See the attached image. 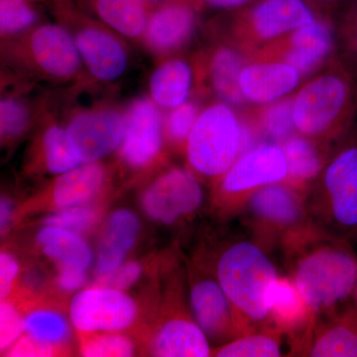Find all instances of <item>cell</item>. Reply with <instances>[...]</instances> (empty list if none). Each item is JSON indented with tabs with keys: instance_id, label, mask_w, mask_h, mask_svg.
Returning a JSON list of instances; mask_svg holds the SVG:
<instances>
[{
	"instance_id": "6da1fadb",
	"label": "cell",
	"mask_w": 357,
	"mask_h": 357,
	"mask_svg": "<svg viewBox=\"0 0 357 357\" xmlns=\"http://www.w3.org/2000/svg\"><path fill=\"white\" fill-rule=\"evenodd\" d=\"M284 248L289 277L314 319L349 302L357 282V253L351 241L311 225Z\"/></svg>"
},
{
	"instance_id": "7a4b0ae2",
	"label": "cell",
	"mask_w": 357,
	"mask_h": 357,
	"mask_svg": "<svg viewBox=\"0 0 357 357\" xmlns=\"http://www.w3.org/2000/svg\"><path fill=\"white\" fill-rule=\"evenodd\" d=\"M296 130L335 146L357 121V88L337 57L294 95Z\"/></svg>"
},
{
	"instance_id": "3957f363",
	"label": "cell",
	"mask_w": 357,
	"mask_h": 357,
	"mask_svg": "<svg viewBox=\"0 0 357 357\" xmlns=\"http://www.w3.org/2000/svg\"><path fill=\"white\" fill-rule=\"evenodd\" d=\"M310 222L331 236H357V121L333 148L323 171L306 192Z\"/></svg>"
},
{
	"instance_id": "277c9868",
	"label": "cell",
	"mask_w": 357,
	"mask_h": 357,
	"mask_svg": "<svg viewBox=\"0 0 357 357\" xmlns=\"http://www.w3.org/2000/svg\"><path fill=\"white\" fill-rule=\"evenodd\" d=\"M215 274L237 316L251 331L269 323L270 296L280 275L259 241L236 239L227 245Z\"/></svg>"
},
{
	"instance_id": "5b68a950",
	"label": "cell",
	"mask_w": 357,
	"mask_h": 357,
	"mask_svg": "<svg viewBox=\"0 0 357 357\" xmlns=\"http://www.w3.org/2000/svg\"><path fill=\"white\" fill-rule=\"evenodd\" d=\"M2 60L17 74L55 84L82 82L84 64L72 35L62 24L45 23L2 40Z\"/></svg>"
},
{
	"instance_id": "8992f818",
	"label": "cell",
	"mask_w": 357,
	"mask_h": 357,
	"mask_svg": "<svg viewBox=\"0 0 357 357\" xmlns=\"http://www.w3.org/2000/svg\"><path fill=\"white\" fill-rule=\"evenodd\" d=\"M241 151V119L234 107L220 100L204 107L185 143L192 173L217 182Z\"/></svg>"
},
{
	"instance_id": "52a82bcc",
	"label": "cell",
	"mask_w": 357,
	"mask_h": 357,
	"mask_svg": "<svg viewBox=\"0 0 357 357\" xmlns=\"http://www.w3.org/2000/svg\"><path fill=\"white\" fill-rule=\"evenodd\" d=\"M316 18L305 0H260L237 14L222 39L243 51L249 60L264 47Z\"/></svg>"
},
{
	"instance_id": "ba28073f",
	"label": "cell",
	"mask_w": 357,
	"mask_h": 357,
	"mask_svg": "<svg viewBox=\"0 0 357 357\" xmlns=\"http://www.w3.org/2000/svg\"><path fill=\"white\" fill-rule=\"evenodd\" d=\"M58 16L61 24L72 35L91 81L109 84L123 76L128 67L129 52L121 35L67 4L58 7Z\"/></svg>"
},
{
	"instance_id": "9c48e42d",
	"label": "cell",
	"mask_w": 357,
	"mask_h": 357,
	"mask_svg": "<svg viewBox=\"0 0 357 357\" xmlns=\"http://www.w3.org/2000/svg\"><path fill=\"white\" fill-rule=\"evenodd\" d=\"M305 198L304 192L284 181L253 192L241 213L262 241H279L285 245L312 225Z\"/></svg>"
},
{
	"instance_id": "30bf717a",
	"label": "cell",
	"mask_w": 357,
	"mask_h": 357,
	"mask_svg": "<svg viewBox=\"0 0 357 357\" xmlns=\"http://www.w3.org/2000/svg\"><path fill=\"white\" fill-rule=\"evenodd\" d=\"M288 166L281 145L265 142L241 154L217 181L215 201L223 215H236L260 188L284 182Z\"/></svg>"
},
{
	"instance_id": "8fae6325",
	"label": "cell",
	"mask_w": 357,
	"mask_h": 357,
	"mask_svg": "<svg viewBox=\"0 0 357 357\" xmlns=\"http://www.w3.org/2000/svg\"><path fill=\"white\" fill-rule=\"evenodd\" d=\"M337 57L335 23L328 17H318L298 28L274 43L258 51L251 59L283 61L299 70L303 79L314 76Z\"/></svg>"
},
{
	"instance_id": "7c38bea8",
	"label": "cell",
	"mask_w": 357,
	"mask_h": 357,
	"mask_svg": "<svg viewBox=\"0 0 357 357\" xmlns=\"http://www.w3.org/2000/svg\"><path fill=\"white\" fill-rule=\"evenodd\" d=\"M124 124V109L107 102L75 109L66 129L79 158L86 164L100 162L119 150Z\"/></svg>"
},
{
	"instance_id": "4fadbf2b",
	"label": "cell",
	"mask_w": 357,
	"mask_h": 357,
	"mask_svg": "<svg viewBox=\"0 0 357 357\" xmlns=\"http://www.w3.org/2000/svg\"><path fill=\"white\" fill-rule=\"evenodd\" d=\"M248 62L246 54L225 39L203 49L192 59L197 82L195 96H213L231 107H243L246 102L239 79Z\"/></svg>"
},
{
	"instance_id": "5bb4252c",
	"label": "cell",
	"mask_w": 357,
	"mask_h": 357,
	"mask_svg": "<svg viewBox=\"0 0 357 357\" xmlns=\"http://www.w3.org/2000/svg\"><path fill=\"white\" fill-rule=\"evenodd\" d=\"M123 137L119 146L121 163L132 170H145L161 158L165 131L158 105L150 98H134L124 107Z\"/></svg>"
},
{
	"instance_id": "9a60e30c",
	"label": "cell",
	"mask_w": 357,
	"mask_h": 357,
	"mask_svg": "<svg viewBox=\"0 0 357 357\" xmlns=\"http://www.w3.org/2000/svg\"><path fill=\"white\" fill-rule=\"evenodd\" d=\"M137 314L132 298L102 286L76 294L70 305V321L77 333H119L132 325Z\"/></svg>"
},
{
	"instance_id": "2e32d148",
	"label": "cell",
	"mask_w": 357,
	"mask_h": 357,
	"mask_svg": "<svg viewBox=\"0 0 357 357\" xmlns=\"http://www.w3.org/2000/svg\"><path fill=\"white\" fill-rule=\"evenodd\" d=\"M204 192L192 171L172 167L157 176L141 198L143 211L155 220L173 225L201 208Z\"/></svg>"
},
{
	"instance_id": "e0dca14e",
	"label": "cell",
	"mask_w": 357,
	"mask_h": 357,
	"mask_svg": "<svg viewBox=\"0 0 357 357\" xmlns=\"http://www.w3.org/2000/svg\"><path fill=\"white\" fill-rule=\"evenodd\" d=\"M190 305L192 316L206 337L227 342L253 332L237 316L217 277H197L192 281Z\"/></svg>"
},
{
	"instance_id": "ac0fdd59",
	"label": "cell",
	"mask_w": 357,
	"mask_h": 357,
	"mask_svg": "<svg viewBox=\"0 0 357 357\" xmlns=\"http://www.w3.org/2000/svg\"><path fill=\"white\" fill-rule=\"evenodd\" d=\"M197 22L191 0H168L150 11L141 43L159 60L172 57L192 41Z\"/></svg>"
},
{
	"instance_id": "d6986e66",
	"label": "cell",
	"mask_w": 357,
	"mask_h": 357,
	"mask_svg": "<svg viewBox=\"0 0 357 357\" xmlns=\"http://www.w3.org/2000/svg\"><path fill=\"white\" fill-rule=\"evenodd\" d=\"M300 347L307 356L357 357V312L351 303L314 319Z\"/></svg>"
},
{
	"instance_id": "ffe728a7",
	"label": "cell",
	"mask_w": 357,
	"mask_h": 357,
	"mask_svg": "<svg viewBox=\"0 0 357 357\" xmlns=\"http://www.w3.org/2000/svg\"><path fill=\"white\" fill-rule=\"evenodd\" d=\"M299 70L283 61L251 59L241 72V93L246 102L268 105L290 96L300 86Z\"/></svg>"
},
{
	"instance_id": "44dd1931",
	"label": "cell",
	"mask_w": 357,
	"mask_h": 357,
	"mask_svg": "<svg viewBox=\"0 0 357 357\" xmlns=\"http://www.w3.org/2000/svg\"><path fill=\"white\" fill-rule=\"evenodd\" d=\"M155 356L204 357L211 356L208 338L194 319L176 314L156 331L151 345Z\"/></svg>"
},
{
	"instance_id": "7402d4cb",
	"label": "cell",
	"mask_w": 357,
	"mask_h": 357,
	"mask_svg": "<svg viewBox=\"0 0 357 357\" xmlns=\"http://www.w3.org/2000/svg\"><path fill=\"white\" fill-rule=\"evenodd\" d=\"M196 86L192 61L173 56L162 59L150 77V98L161 109H176L195 96Z\"/></svg>"
},
{
	"instance_id": "603a6c76",
	"label": "cell",
	"mask_w": 357,
	"mask_h": 357,
	"mask_svg": "<svg viewBox=\"0 0 357 357\" xmlns=\"http://www.w3.org/2000/svg\"><path fill=\"white\" fill-rule=\"evenodd\" d=\"M109 178V170L100 162L81 166L58 175L50 188L52 204L58 210L88 204L96 198Z\"/></svg>"
},
{
	"instance_id": "cb8c5ba5",
	"label": "cell",
	"mask_w": 357,
	"mask_h": 357,
	"mask_svg": "<svg viewBox=\"0 0 357 357\" xmlns=\"http://www.w3.org/2000/svg\"><path fill=\"white\" fill-rule=\"evenodd\" d=\"M281 147L288 166L285 182L305 194L323 171L335 148L300 133L293 134Z\"/></svg>"
},
{
	"instance_id": "d4e9b609",
	"label": "cell",
	"mask_w": 357,
	"mask_h": 357,
	"mask_svg": "<svg viewBox=\"0 0 357 357\" xmlns=\"http://www.w3.org/2000/svg\"><path fill=\"white\" fill-rule=\"evenodd\" d=\"M269 321L283 333L301 335V342L314 325V317L290 277L280 276L270 296Z\"/></svg>"
},
{
	"instance_id": "484cf974",
	"label": "cell",
	"mask_w": 357,
	"mask_h": 357,
	"mask_svg": "<svg viewBox=\"0 0 357 357\" xmlns=\"http://www.w3.org/2000/svg\"><path fill=\"white\" fill-rule=\"evenodd\" d=\"M137 217L128 210L112 213L103 227L96 271L98 276L107 275L121 266L139 232Z\"/></svg>"
},
{
	"instance_id": "4316f807",
	"label": "cell",
	"mask_w": 357,
	"mask_h": 357,
	"mask_svg": "<svg viewBox=\"0 0 357 357\" xmlns=\"http://www.w3.org/2000/svg\"><path fill=\"white\" fill-rule=\"evenodd\" d=\"M37 241L47 257L60 268H77L86 271L91 266V248L81 234L63 227L45 225Z\"/></svg>"
},
{
	"instance_id": "83f0119b",
	"label": "cell",
	"mask_w": 357,
	"mask_h": 357,
	"mask_svg": "<svg viewBox=\"0 0 357 357\" xmlns=\"http://www.w3.org/2000/svg\"><path fill=\"white\" fill-rule=\"evenodd\" d=\"M98 20L124 38L142 41L150 11L145 0H91Z\"/></svg>"
},
{
	"instance_id": "f1b7e54d",
	"label": "cell",
	"mask_w": 357,
	"mask_h": 357,
	"mask_svg": "<svg viewBox=\"0 0 357 357\" xmlns=\"http://www.w3.org/2000/svg\"><path fill=\"white\" fill-rule=\"evenodd\" d=\"M37 149L40 163L47 172L54 175H61L83 164L66 126L54 121L46 122L42 128Z\"/></svg>"
},
{
	"instance_id": "f546056e",
	"label": "cell",
	"mask_w": 357,
	"mask_h": 357,
	"mask_svg": "<svg viewBox=\"0 0 357 357\" xmlns=\"http://www.w3.org/2000/svg\"><path fill=\"white\" fill-rule=\"evenodd\" d=\"M293 102L294 96H289L277 102L256 107L243 114L261 134L265 142L281 145L295 134Z\"/></svg>"
},
{
	"instance_id": "4dcf8cb0",
	"label": "cell",
	"mask_w": 357,
	"mask_h": 357,
	"mask_svg": "<svg viewBox=\"0 0 357 357\" xmlns=\"http://www.w3.org/2000/svg\"><path fill=\"white\" fill-rule=\"evenodd\" d=\"M283 333L277 328L246 333L220 345L211 354L218 357H277L283 356Z\"/></svg>"
},
{
	"instance_id": "1f68e13d",
	"label": "cell",
	"mask_w": 357,
	"mask_h": 357,
	"mask_svg": "<svg viewBox=\"0 0 357 357\" xmlns=\"http://www.w3.org/2000/svg\"><path fill=\"white\" fill-rule=\"evenodd\" d=\"M27 98L17 93H6L0 102V133L2 144L20 139L31 128L36 117Z\"/></svg>"
},
{
	"instance_id": "d6a6232c",
	"label": "cell",
	"mask_w": 357,
	"mask_h": 357,
	"mask_svg": "<svg viewBox=\"0 0 357 357\" xmlns=\"http://www.w3.org/2000/svg\"><path fill=\"white\" fill-rule=\"evenodd\" d=\"M25 333L48 344L62 347L70 337V326L60 312L35 309L25 316Z\"/></svg>"
},
{
	"instance_id": "836d02e7",
	"label": "cell",
	"mask_w": 357,
	"mask_h": 357,
	"mask_svg": "<svg viewBox=\"0 0 357 357\" xmlns=\"http://www.w3.org/2000/svg\"><path fill=\"white\" fill-rule=\"evenodd\" d=\"M39 14L28 0H0L2 40L14 38L38 25Z\"/></svg>"
},
{
	"instance_id": "e575fe53",
	"label": "cell",
	"mask_w": 357,
	"mask_h": 357,
	"mask_svg": "<svg viewBox=\"0 0 357 357\" xmlns=\"http://www.w3.org/2000/svg\"><path fill=\"white\" fill-rule=\"evenodd\" d=\"M337 59L354 77L357 88V0H354L335 23Z\"/></svg>"
},
{
	"instance_id": "d590c367",
	"label": "cell",
	"mask_w": 357,
	"mask_h": 357,
	"mask_svg": "<svg viewBox=\"0 0 357 357\" xmlns=\"http://www.w3.org/2000/svg\"><path fill=\"white\" fill-rule=\"evenodd\" d=\"M79 352L88 357H126L133 356L134 344L119 333H77Z\"/></svg>"
},
{
	"instance_id": "8d00e7d4",
	"label": "cell",
	"mask_w": 357,
	"mask_h": 357,
	"mask_svg": "<svg viewBox=\"0 0 357 357\" xmlns=\"http://www.w3.org/2000/svg\"><path fill=\"white\" fill-rule=\"evenodd\" d=\"M198 98H192L176 109H170L164 119L165 138L171 146L178 150H185L197 119L202 112Z\"/></svg>"
},
{
	"instance_id": "74e56055",
	"label": "cell",
	"mask_w": 357,
	"mask_h": 357,
	"mask_svg": "<svg viewBox=\"0 0 357 357\" xmlns=\"http://www.w3.org/2000/svg\"><path fill=\"white\" fill-rule=\"evenodd\" d=\"M98 218L100 210L86 204L59 210L45 218L43 222L45 225L63 227L82 234L95 227Z\"/></svg>"
},
{
	"instance_id": "f35d334b",
	"label": "cell",
	"mask_w": 357,
	"mask_h": 357,
	"mask_svg": "<svg viewBox=\"0 0 357 357\" xmlns=\"http://www.w3.org/2000/svg\"><path fill=\"white\" fill-rule=\"evenodd\" d=\"M25 333V317L8 299L0 306V349L6 352Z\"/></svg>"
},
{
	"instance_id": "ab89813d",
	"label": "cell",
	"mask_w": 357,
	"mask_h": 357,
	"mask_svg": "<svg viewBox=\"0 0 357 357\" xmlns=\"http://www.w3.org/2000/svg\"><path fill=\"white\" fill-rule=\"evenodd\" d=\"M60 352H62L61 347L24 333L4 354L13 357H46L57 356Z\"/></svg>"
},
{
	"instance_id": "60d3db41",
	"label": "cell",
	"mask_w": 357,
	"mask_h": 357,
	"mask_svg": "<svg viewBox=\"0 0 357 357\" xmlns=\"http://www.w3.org/2000/svg\"><path fill=\"white\" fill-rule=\"evenodd\" d=\"M141 274V265L137 262H128L121 264L114 271L102 276H98L95 285L126 290L138 280Z\"/></svg>"
},
{
	"instance_id": "b9f144b4",
	"label": "cell",
	"mask_w": 357,
	"mask_h": 357,
	"mask_svg": "<svg viewBox=\"0 0 357 357\" xmlns=\"http://www.w3.org/2000/svg\"><path fill=\"white\" fill-rule=\"evenodd\" d=\"M20 274V264L16 258L8 252L0 255V298L8 299L13 293L15 282Z\"/></svg>"
},
{
	"instance_id": "7bdbcfd3",
	"label": "cell",
	"mask_w": 357,
	"mask_h": 357,
	"mask_svg": "<svg viewBox=\"0 0 357 357\" xmlns=\"http://www.w3.org/2000/svg\"><path fill=\"white\" fill-rule=\"evenodd\" d=\"M86 279V271L77 268H60L58 269L56 283L60 290L70 292L84 285Z\"/></svg>"
},
{
	"instance_id": "ee69618b",
	"label": "cell",
	"mask_w": 357,
	"mask_h": 357,
	"mask_svg": "<svg viewBox=\"0 0 357 357\" xmlns=\"http://www.w3.org/2000/svg\"><path fill=\"white\" fill-rule=\"evenodd\" d=\"M13 202L7 198H2L0 204V227L2 234L8 229L9 223L13 218Z\"/></svg>"
},
{
	"instance_id": "f6af8a7d",
	"label": "cell",
	"mask_w": 357,
	"mask_h": 357,
	"mask_svg": "<svg viewBox=\"0 0 357 357\" xmlns=\"http://www.w3.org/2000/svg\"><path fill=\"white\" fill-rule=\"evenodd\" d=\"M202 1L213 8L234 9L245 6L251 0H202Z\"/></svg>"
},
{
	"instance_id": "bcb514c9",
	"label": "cell",
	"mask_w": 357,
	"mask_h": 357,
	"mask_svg": "<svg viewBox=\"0 0 357 357\" xmlns=\"http://www.w3.org/2000/svg\"><path fill=\"white\" fill-rule=\"evenodd\" d=\"M349 303H351V306L354 307V309L356 310L357 312V282L356 287H354V292H352V295L351 297V300H349Z\"/></svg>"
},
{
	"instance_id": "7dc6e473",
	"label": "cell",
	"mask_w": 357,
	"mask_h": 357,
	"mask_svg": "<svg viewBox=\"0 0 357 357\" xmlns=\"http://www.w3.org/2000/svg\"><path fill=\"white\" fill-rule=\"evenodd\" d=\"M148 4H153V6H158V4L163 3V2L168 1V0H145Z\"/></svg>"
},
{
	"instance_id": "c3c4849f",
	"label": "cell",
	"mask_w": 357,
	"mask_h": 357,
	"mask_svg": "<svg viewBox=\"0 0 357 357\" xmlns=\"http://www.w3.org/2000/svg\"><path fill=\"white\" fill-rule=\"evenodd\" d=\"M326 1L330 2V3H338V2L345 1V0H326Z\"/></svg>"
},
{
	"instance_id": "681fc988",
	"label": "cell",
	"mask_w": 357,
	"mask_h": 357,
	"mask_svg": "<svg viewBox=\"0 0 357 357\" xmlns=\"http://www.w3.org/2000/svg\"><path fill=\"white\" fill-rule=\"evenodd\" d=\"M354 241H356V243H357V236H356V238H354Z\"/></svg>"
}]
</instances>
